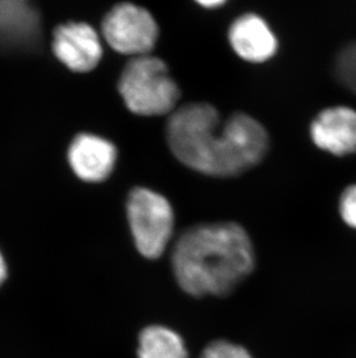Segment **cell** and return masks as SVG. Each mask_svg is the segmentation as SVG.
<instances>
[{
  "mask_svg": "<svg viewBox=\"0 0 356 358\" xmlns=\"http://www.w3.org/2000/svg\"><path fill=\"white\" fill-rule=\"evenodd\" d=\"M139 358H188L181 335L161 324L144 328L138 338Z\"/></svg>",
  "mask_w": 356,
  "mask_h": 358,
  "instance_id": "obj_10",
  "label": "cell"
},
{
  "mask_svg": "<svg viewBox=\"0 0 356 358\" xmlns=\"http://www.w3.org/2000/svg\"><path fill=\"white\" fill-rule=\"evenodd\" d=\"M336 78L356 95V43L340 51L336 62Z\"/></svg>",
  "mask_w": 356,
  "mask_h": 358,
  "instance_id": "obj_11",
  "label": "cell"
},
{
  "mask_svg": "<svg viewBox=\"0 0 356 358\" xmlns=\"http://www.w3.org/2000/svg\"><path fill=\"white\" fill-rule=\"evenodd\" d=\"M68 164L74 174L84 182L98 183L107 180L117 160L116 146L100 136L80 134L68 148Z\"/></svg>",
  "mask_w": 356,
  "mask_h": 358,
  "instance_id": "obj_7",
  "label": "cell"
},
{
  "mask_svg": "<svg viewBox=\"0 0 356 358\" xmlns=\"http://www.w3.org/2000/svg\"><path fill=\"white\" fill-rule=\"evenodd\" d=\"M167 141L183 165L220 178L249 171L262 162L269 144L265 129L251 116L236 113L221 124L218 109L202 102L172 113Z\"/></svg>",
  "mask_w": 356,
  "mask_h": 358,
  "instance_id": "obj_1",
  "label": "cell"
},
{
  "mask_svg": "<svg viewBox=\"0 0 356 358\" xmlns=\"http://www.w3.org/2000/svg\"><path fill=\"white\" fill-rule=\"evenodd\" d=\"M200 358H253L242 345L225 340L213 341L202 350Z\"/></svg>",
  "mask_w": 356,
  "mask_h": 358,
  "instance_id": "obj_12",
  "label": "cell"
},
{
  "mask_svg": "<svg viewBox=\"0 0 356 358\" xmlns=\"http://www.w3.org/2000/svg\"><path fill=\"white\" fill-rule=\"evenodd\" d=\"M229 42L239 57L251 63H262L276 54L278 41L269 24L255 14L237 17L229 28Z\"/></svg>",
  "mask_w": 356,
  "mask_h": 358,
  "instance_id": "obj_9",
  "label": "cell"
},
{
  "mask_svg": "<svg viewBox=\"0 0 356 358\" xmlns=\"http://www.w3.org/2000/svg\"><path fill=\"white\" fill-rule=\"evenodd\" d=\"M126 215L139 253L151 260L161 257L172 240L175 225L168 199L154 190L137 187L128 194Z\"/></svg>",
  "mask_w": 356,
  "mask_h": 358,
  "instance_id": "obj_4",
  "label": "cell"
},
{
  "mask_svg": "<svg viewBox=\"0 0 356 358\" xmlns=\"http://www.w3.org/2000/svg\"><path fill=\"white\" fill-rule=\"evenodd\" d=\"M52 50L58 61L77 73H86L98 66L103 49L94 28L84 22H68L56 28Z\"/></svg>",
  "mask_w": 356,
  "mask_h": 358,
  "instance_id": "obj_6",
  "label": "cell"
},
{
  "mask_svg": "<svg viewBox=\"0 0 356 358\" xmlns=\"http://www.w3.org/2000/svg\"><path fill=\"white\" fill-rule=\"evenodd\" d=\"M7 278V264L3 254L0 250V287L5 283V280Z\"/></svg>",
  "mask_w": 356,
  "mask_h": 358,
  "instance_id": "obj_15",
  "label": "cell"
},
{
  "mask_svg": "<svg viewBox=\"0 0 356 358\" xmlns=\"http://www.w3.org/2000/svg\"><path fill=\"white\" fill-rule=\"evenodd\" d=\"M340 215L343 222L356 230V185L343 192L340 199Z\"/></svg>",
  "mask_w": 356,
  "mask_h": 358,
  "instance_id": "obj_13",
  "label": "cell"
},
{
  "mask_svg": "<svg viewBox=\"0 0 356 358\" xmlns=\"http://www.w3.org/2000/svg\"><path fill=\"white\" fill-rule=\"evenodd\" d=\"M102 34L114 51L138 57L154 49L158 27L144 7L121 3L112 7L102 21Z\"/></svg>",
  "mask_w": 356,
  "mask_h": 358,
  "instance_id": "obj_5",
  "label": "cell"
},
{
  "mask_svg": "<svg viewBox=\"0 0 356 358\" xmlns=\"http://www.w3.org/2000/svg\"><path fill=\"white\" fill-rule=\"evenodd\" d=\"M172 267L178 285L190 296L223 297L251 274L255 250L239 224H199L176 240Z\"/></svg>",
  "mask_w": 356,
  "mask_h": 358,
  "instance_id": "obj_2",
  "label": "cell"
},
{
  "mask_svg": "<svg viewBox=\"0 0 356 358\" xmlns=\"http://www.w3.org/2000/svg\"><path fill=\"white\" fill-rule=\"evenodd\" d=\"M118 92L128 110L139 116L169 114L181 95L165 62L149 55L128 62L118 80Z\"/></svg>",
  "mask_w": 356,
  "mask_h": 358,
  "instance_id": "obj_3",
  "label": "cell"
},
{
  "mask_svg": "<svg viewBox=\"0 0 356 358\" xmlns=\"http://www.w3.org/2000/svg\"><path fill=\"white\" fill-rule=\"evenodd\" d=\"M195 1L206 8H215V7L222 6L227 0H195Z\"/></svg>",
  "mask_w": 356,
  "mask_h": 358,
  "instance_id": "obj_14",
  "label": "cell"
},
{
  "mask_svg": "<svg viewBox=\"0 0 356 358\" xmlns=\"http://www.w3.org/2000/svg\"><path fill=\"white\" fill-rule=\"evenodd\" d=\"M311 138L336 156L356 152V112L347 107L325 109L311 124Z\"/></svg>",
  "mask_w": 356,
  "mask_h": 358,
  "instance_id": "obj_8",
  "label": "cell"
}]
</instances>
